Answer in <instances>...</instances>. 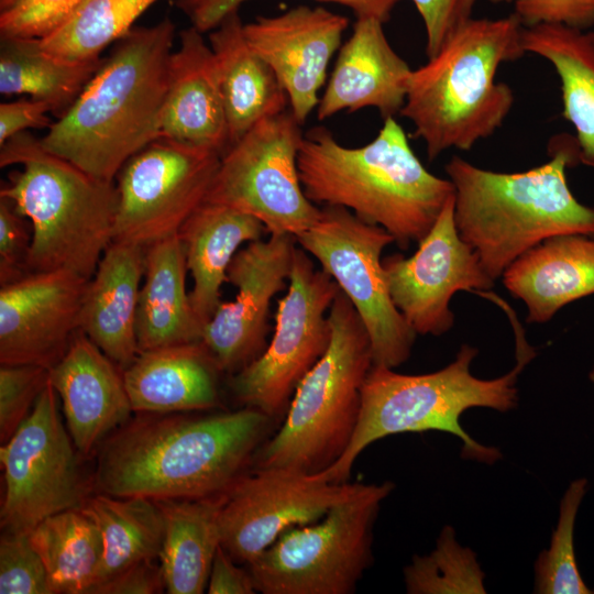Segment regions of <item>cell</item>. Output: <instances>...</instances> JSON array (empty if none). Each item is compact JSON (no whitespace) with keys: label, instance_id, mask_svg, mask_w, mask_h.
I'll return each mask as SVG.
<instances>
[{"label":"cell","instance_id":"6da1fadb","mask_svg":"<svg viewBox=\"0 0 594 594\" xmlns=\"http://www.w3.org/2000/svg\"><path fill=\"white\" fill-rule=\"evenodd\" d=\"M274 419L252 407L209 415L140 413L107 437L98 493L153 501L224 494L252 466Z\"/></svg>","mask_w":594,"mask_h":594},{"label":"cell","instance_id":"7a4b0ae2","mask_svg":"<svg viewBox=\"0 0 594 594\" xmlns=\"http://www.w3.org/2000/svg\"><path fill=\"white\" fill-rule=\"evenodd\" d=\"M174 38L168 18L132 28L40 139L44 148L113 183L133 155L161 136Z\"/></svg>","mask_w":594,"mask_h":594},{"label":"cell","instance_id":"3957f363","mask_svg":"<svg viewBox=\"0 0 594 594\" xmlns=\"http://www.w3.org/2000/svg\"><path fill=\"white\" fill-rule=\"evenodd\" d=\"M298 170L315 205L342 207L382 227L406 250L432 228L454 196L448 178L430 173L413 151L395 117L359 147L340 144L324 127L304 133Z\"/></svg>","mask_w":594,"mask_h":594},{"label":"cell","instance_id":"277c9868","mask_svg":"<svg viewBox=\"0 0 594 594\" xmlns=\"http://www.w3.org/2000/svg\"><path fill=\"white\" fill-rule=\"evenodd\" d=\"M551 158L517 173L494 172L452 156L444 169L454 187V222L496 280L520 255L562 234L594 238V207L581 204L565 175L578 164L573 136L552 139Z\"/></svg>","mask_w":594,"mask_h":594},{"label":"cell","instance_id":"5b68a950","mask_svg":"<svg viewBox=\"0 0 594 594\" xmlns=\"http://www.w3.org/2000/svg\"><path fill=\"white\" fill-rule=\"evenodd\" d=\"M516 344V364L505 375L483 380L471 373L479 350L462 344L455 359L441 370L407 375L394 369L372 365L361 393V409L353 437L344 453L321 471L334 483L348 482L359 455L373 442L397 433L442 431L462 441V458L493 464L502 458L498 449L483 446L460 424L473 407L506 413L518 404V377L536 356L514 310L507 311Z\"/></svg>","mask_w":594,"mask_h":594},{"label":"cell","instance_id":"8992f818","mask_svg":"<svg viewBox=\"0 0 594 594\" xmlns=\"http://www.w3.org/2000/svg\"><path fill=\"white\" fill-rule=\"evenodd\" d=\"M522 29L514 13L471 18L436 55L411 70L399 114L414 125L429 161L447 150H471L503 125L515 97L496 74L502 64L526 54Z\"/></svg>","mask_w":594,"mask_h":594},{"label":"cell","instance_id":"52a82bcc","mask_svg":"<svg viewBox=\"0 0 594 594\" xmlns=\"http://www.w3.org/2000/svg\"><path fill=\"white\" fill-rule=\"evenodd\" d=\"M0 147L1 167L21 165L0 197L31 221L30 272L66 270L89 279L113 241L116 185L48 152L25 131Z\"/></svg>","mask_w":594,"mask_h":594},{"label":"cell","instance_id":"ba28073f","mask_svg":"<svg viewBox=\"0 0 594 594\" xmlns=\"http://www.w3.org/2000/svg\"><path fill=\"white\" fill-rule=\"evenodd\" d=\"M328 317L330 344L298 384L282 426L257 450L252 469L318 473L346 450L373 356L369 334L341 290Z\"/></svg>","mask_w":594,"mask_h":594},{"label":"cell","instance_id":"9c48e42d","mask_svg":"<svg viewBox=\"0 0 594 594\" xmlns=\"http://www.w3.org/2000/svg\"><path fill=\"white\" fill-rule=\"evenodd\" d=\"M395 485L366 484L318 521L285 530L248 564L263 594H351L372 564L373 527Z\"/></svg>","mask_w":594,"mask_h":594},{"label":"cell","instance_id":"30bf717a","mask_svg":"<svg viewBox=\"0 0 594 594\" xmlns=\"http://www.w3.org/2000/svg\"><path fill=\"white\" fill-rule=\"evenodd\" d=\"M302 138L290 109L264 118L221 155L205 201L255 217L268 234L297 238L321 212L300 182Z\"/></svg>","mask_w":594,"mask_h":594},{"label":"cell","instance_id":"8fae6325","mask_svg":"<svg viewBox=\"0 0 594 594\" xmlns=\"http://www.w3.org/2000/svg\"><path fill=\"white\" fill-rule=\"evenodd\" d=\"M296 240L353 305L371 341L373 365L395 369L406 362L417 334L391 298L382 258L394 238L345 208L323 206Z\"/></svg>","mask_w":594,"mask_h":594},{"label":"cell","instance_id":"7c38bea8","mask_svg":"<svg viewBox=\"0 0 594 594\" xmlns=\"http://www.w3.org/2000/svg\"><path fill=\"white\" fill-rule=\"evenodd\" d=\"M339 293L330 275L317 270L309 254L297 248L270 343L231 378L232 393L243 406L272 419L287 411L298 384L330 344L328 312Z\"/></svg>","mask_w":594,"mask_h":594},{"label":"cell","instance_id":"4fadbf2b","mask_svg":"<svg viewBox=\"0 0 594 594\" xmlns=\"http://www.w3.org/2000/svg\"><path fill=\"white\" fill-rule=\"evenodd\" d=\"M57 394L46 385L32 411L0 448L4 492L1 528L31 532L45 518L81 509L88 499L78 450L62 421Z\"/></svg>","mask_w":594,"mask_h":594},{"label":"cell","instance_id":"5bb4252c","mask_svg":"<svg viewBox=\"0 0 594 594\" xmlns=\"http://www.w3.org/2000/svg\"><path fill=\"white\" fill-rule=\"evenodd\" d=\"M221 155L160 136L120 169L113 241L147 246L177 235L205 201Z\"/></svg>","mask_w":594,"mask_h":594},{"label":"cell","instance_id":"9a60e30c","mask_svg":"<svg viewBox=\"0 0 594 594\" xmlns=\"http://www.w3.org/2000/svg\"><path fill=\"white\" fill-rule=\"evenodd\" d=\"M365 485L333 483L322 472L251 469L224 494L221 546L234 561L249 564L285 530L318 521Z\"/></svg>","mask_w":594,"mask_h":594},{"label":"cell","instance_id":"2e32d148","mask_svg":"<svg viewBox=\"0 0 594 594\" xmlns=\"http://www.w3.org/2000/svg\"><path fill=\"white\" fill-rule=\"evenodd\" d=\"M383 267L395 307L410 329L422 336H441L453 327L450 301L455 293L488 290L495 282L458 232L454 196L416 252L409 257L388 255Z\"/></svg>","mask_w":594,"mask_h":594},{"label":"cell","instance_id":"e0dca14e","mask_svg":"<svg viewBox=\"0 0 594 594\" xmlns=\"http://www.w3.org/2000/svg\"><path fill=\"white\" fill-rule=\"evenodd\" d=\"M296 243L293 235L270 234L233 257L227 283L237 288L234 299L221 301L201 336L221 372L237 373L265 350L271 302L288 286Z\"/></svg>","mask_w":594,"mask_h":594},{"label":"cell","instance_id":"ac0fdd59","mask_svg":"<svg viewBox=\"0 0 594 594\" xmlns=\"http://www.w3.org/2000/svg\"><path fill=\"white\" fill-rule=\"evenodd\" d=\"M88 279L66 270L32 272L0 288V363L47 367L79 331Z\"/></svg>","mask_w":594,"mask_h":594},{"label":"cell","instance_id":"d6986e66","mask_svg":"<svg viewBox=\"0 0 594 594\" xmlns=\"http://www.w3.org/2000/svg\"><path fill=\"white\" fill-rule=\"evenodd\" d=\"M348 26L346 16L320 6H298L244 23L249 45L276 74L301 125L318 107L329 64Z\"/></svg>","mask_w":594,"mask_h":594},{"label":"cell","instance_id":"ffe728a7","mask_svg":"<svg viewBox=\"0 0 594 594\" xmlns=\"http://www.w3.org/2000/svg\"><path fill=\"white\" fill-rule=\"evenodd\" d=\"M48 382L62 402L67 430L82 455L124 425L133 411L123 370L80 330L48 370Z\"/></svg>","mask_w":594,"mask_h":594},{"label":"cell","instance_id":"44dd1931","mask_svg":"<svg viewBox=\"0 0 594 594\" xmlns=\"http://www.w3.org/2000/svg\"><path fill=\"white\" fill-rule=\"evenodd\" d=\"M411 70L389 44L384 22L356 18L319 100L318 120L364 108L377 109L383 119L395 117L405 103Z\"/></svg>","mask_w":594,"mask_h":594},{"label":"cell","instance_id":"7402d4cb","mask_svg":"<svg viewBox=\"0 0 594 594\" xmlns=\"http://www.w3.org/2000/svg\"><path fill=\"white\" fill-rule=\"evenodd\" d=\"M178 35L179 46L169 58L161 136L222 155L230 140L213 52L191 25Z\"/></svg>","mask_w":594,"mask_h":594},{"label":"cell","instance_id":"603a6c76","mask_svg":"<svg viewBox=\"0 0 594 594\" xmlns=\"http://www.w3.org/2000/svg\"><path fill=\"white\" fill-rule=\"evenodd\" d=\"M144 266L145 246L112 241L82 298L79 330L122 370L140 353L136 312Z\"/></svg>","mask_w":594,"mask_h":594},{"label":"cell","instance_id":"cb8c5ba5","mask_svg":"<svg viewBox=\"0 0 594 594\" xmlns=\"http://www.w3.org/2000/svg\"><path fill=\"white\" fill-rule=\"evenodd\" d=\"M219 373L198 341L141 351L123 377L133 411L169 414L217 408Z\"/></svg>","mask_w":594,"mask_h":594},{"label":"cell","instance_id":"d4e9b609","mask_svg":"<svg viewBox=\"0 0 594 594\" xmlns=\"http://www.w3.org/2000/svg\"><path fill=\"white\" fill-rule=\"evenodd\" d=\"M502 277L526 305L528 323L548 322L568 304L594 294V238H549L516 258Z\"/></svg>","mask_w":594,"mask_h":594},{"label":"cell","instance_id":"484cf974","mask_svg":"<svg viewBox=\"0 0 594 594\" xmlns=\"http://www.w3.org/2000/svg\"><path fill=\"white\" fill-rule=\"evenodd\" d=\"M239 10L209 32L227 116L230 145L289 105L272 67L249 45Z\"/></svg>","mask_w":594,"mask_h":594},{"label":"cell","instance_id":"4316f807","mask_svg":"<svg viewBox=\"0 0 594 594\" xmlns=\"http://www.w3.org/2000/svg\"><path fill=\"white\" fill-rule=\"evenodd\" d=\"M265 232V227L255 217L208 201H204L180 227L177 235L194 280L189 298L202 326L222 301L221 287L227 283L229 266L240 246L262 239Z\"/></svg>","mask_w":594,"mask_h":594},{"label":"cell","instance_id":"83f0119b","mask_svg":"<svg viewBox=\"0 0 594 594\" xmlns=\"http://www.w3.org/2000/svg\"><path fill=\"white\" fill-rule=\"evenodd\" d=\"M187 272L178 235L145 246L144 283L136 312L140 352L201 341L204 326L186 288Z\"/></svg>","mask_w":594,"mask_h":594},{"label":"cell","instance_id":"f1b7e54d","mask_svg":"<svg viewBox=\"0 0 594 594\" xmlns=\"http://www.w3.org/2000/svg\"><path fill=\"white\" fill-rule=\"evenodd\" d=\"M521 45L556 70L561 114L575 130L578 164L594 168V32L559 24L524 26Z\"/></svg>","mask_w":594,"mask_h":594},{"label":"cell","instance_id":"f546056e","mask_svg":"<svg viewBox=\"0 0 594 594\" xmlns=\"http://www.w3.org/2000/svg\"><path fill=\"white\" fill-rule=\"evenodd\" d=\"M224 494L155 501L164 521L158 561L167 593L201 594L207 590L212 562L221 546L219 518Z\"/></svg>","mask_w":594,"mask_h":594},{"label":"cell","instance_id":"4dcf8cb0","mask_svg":"<svg viewBox=\"0 0 594 594\" xmlns=\"http://www.w3.org/2000/svg\"><path fill=\"white\" fill-rule=\"evenodd\" d=\"M99 528L103 556L96 588L125 569L160 558L164 521L157 503L145 497L98 493L80 509Z\"/></svg>","mask_w":594,"mask_h":594},{"label":"cell","instance_id":"1f68e13d","mask_svg":"<svg viewBox=\"0 0 594 594\" xmlns=\"http://www.w3.org/2000/svg\"><path fill=\"white\" fill-rule=\"evenodd\" d=\"M75 63L41 48L38 38L0 37V92L47 102L61 118L76 101L101 64Z\"/></svg>","mask_w":594,"mask_h":594},{"label":"cell","instance_id":"d6a6232c","mask_svg":"<svg viewBox=\"0 0 594 594\" xmlns=\"http://www.w3.org/2000/svg\"><path fill=\"white\" fill-rule=\"evenodd\" d=\"M46 568L52 594H91L103 542L97 525L80 509L52 515L30 532Z\"/></svg>","mask_w":594,"mask_h":594},{"label":"cell","instance_id":"836d02e7","mask_svg":"<svg viewBox=\"0 0 594 594\" xmlns=\"http://www.w3.org/2000/svg\"><path fill=\"white\" fill-rule=\"evenodd\" d=\"M160 0H85L56 31L38 38L47 54L75 63L101 59V52L123 37Z\"/></svg>","mask_w":594,"mask_h":594},{"label":"cell","instance_id":"e575fe53","mask_svg":"<svg viewBox=\"0 0 594 594\" xmlns=\"http://www.w3.org/2000/svg\"><path fill=\"white\" fill-rule=\"evenodd\" d=\"M485 574L476 554L462 547L451 526H446L428 554H415L404 568L409 594H484Z\"/></svg>","mask_w":594,"mask_h":594},{"label":"cell","instance_id":"d590c367","mask_svg":"<svg viewBox=\"0 0 594 594\" xmlns=\"http://www.w3.org/2000/svg\"><path fill=\"white\" fill-rule=\"evenodd\" d=\"M588 482L572 481L560 503L559 518L550 546L535 562V587L538 594H592L578 568L574 552V525Z\"/></svg>","mask_w":594,"mask_h":594},{"label":"cell","instance_id":"8d00e7d4","mask_svg":"<svg viewBox=\"0 0 594 594\" xmlns=\"http://www.w3.org/2000/svg\"><path fill=\"white\" fill-rule=\"evenodd\" d=\"M48 384V369L34 364H1L0 440L7 442L32 411Z\"/></svg>","mask_w":594,"mask_h":594},{"label":"cell","instance_id":"74e56055","mask_svg":"<svg viewBox=\"0 0 594 594\" xmlns=\"http://www.w3.org/2000/svg\"><path fill=\"white\" fill-rule=\"evenodd\" d=\"M0 593L52 594L46 568L29 532L4 530L1 536Z\"/></svg>","mask_w":594,"mask_h":594},{"label":"cell","instance_id":"f35d334b","mask_svg":"<svg viewBox=\"0 0 594 594\" xmlns=\"http://www.w3.org/2000/svg\"><path fill=\"white\" fill-rule=\"evenodd\" d=\"M85 0H19L0 13V37L43 38L61 28Z\"/></svg>","mask_w":594,"mask_h":594},{"label":"cell","instance_id":"ab89813d","mask_svg":"<svg viewBox=\"0 0 594 594\" xmlns=\"http://www.w3.org/2000/svg\"><path fill=\"white\" fill-rule=\"evenodd\" d=\"M249 0H174V4L188 18L191 26L209 33L231 12ZM343 6L356 18H375L386 23L400 0H318Z\"/></svg>","mask_w":594,"mask_h":594},{"label":"cell","instance_id":"60d3db41","mask_svg":"<svg viewBox=\"0 0 594 594\" xmlns=\"http://www.w3.org/2000/svg\"><path fill=\"white\" fill-rule=\"evenodd\" d=\"M512 4L524 26L559 24L591 30L594 26V0H487Z\"/></svg>","mask_w":594,"mask_h":594},{"label":"cell","instance_id":"b9f144b4","mask_svg":"<svg viewBox=\"0 0 594 594\" xmlns=\"http://www.w3.org/2000/svg\"><path fill=\"white\" fill-rule=\"evenodd\" d=\"M23 218L6 198L0 197V284L12 283L30 272L32 233Z\"/></svg>","mask_w":594,"mask_h":594},{"label":"cell","instance_id":"7bdbcfd3","mask_svg":"<svg viewBox=\"0 0 594 594\" xmlns=\"http://www.w3.org/2000/svg\"><path fill=\"white\" fill-rule=\"evenodd\" d=\"M426 32V54L436 55L451 35L469 21L477 0H410Z\"/></svg>","mask_w":594,"mask_h":594},{"label":"cell","instance_id":"ee69618b","mask_svg":"<svg viewBox=\"0 0 594 594\" xmlns=\"http://www.w3.org/2000/svg\"><path fill=\"white\" fill-rule=\"evenodd\" d=\"M158 559L139 562L99 585L94 594H153L165 590Z\"/></svg>","mask_w":594,"mask_h":594},{"label":"cell","instance_id":"f6af8a7d","mask_svg":"<svg viewBox=\"0 0 594 594\" xmlns=\"http://www.w3.org/2000/svg\"><path fill=\"white\" fill-rule=\"evenodd\" d=\"M47 112H52L51 106L33 98L2 102L0 105V145L26 129L50 128L53 122L46 116Z\"/></svg>","mask_w":594,"mask_h":594},{"label":"cell","instance_id":"bcb514c9","mask_svg":"<svg viewBox=\"0 0 594 594\" xmlns=\"http://www.w3.org/2000/svg\"><path fill=\"white\" fill-rule=\"evenodd\" d=\"M207 592L209 594H254L257 591L249 569L239 566L220 546L212 562Z\"/></svg>","mask_w":594,"mask_h":594},{"label":"cell","instance_id":"7dc6e473","mask_svg":"<svg viewBox=\"0 0 594 594\" xmlns=\"http://www.w3.org/2000/svg\"><path fill=\"white\" fill-rule=\"evenodd\" d=\"M19 0H0V11L12 7Z\"/></svg>","mask_w":594,"mask_h":594},{"label":"cell","instance_id":"c3c4849f","mask_svg":"<svg viewBox=\"0 0 594 594\" xmlns=\"http://www.w3.org/2000/svg\"><path fill=\"white\" fill-rule=\"evenodd\" d=\"M588 378L594 384V365H593V367H592V370H591V372L588 374Z\"/></svg>","mask_w":594,"mask_h":594},{"label":"cell","instance_id":"681fc988","mask_svg":"<svg viewBox=\"0 0 594 594\" xmlns=\"http://www.w3.org/2000/svg\"><path fill=\"white\" fill-rule=\"evenodd\" d=\"M593 593H594V591H593Z\"/></svg>","mask_w":594,"mask_h":594}]
</instances>
